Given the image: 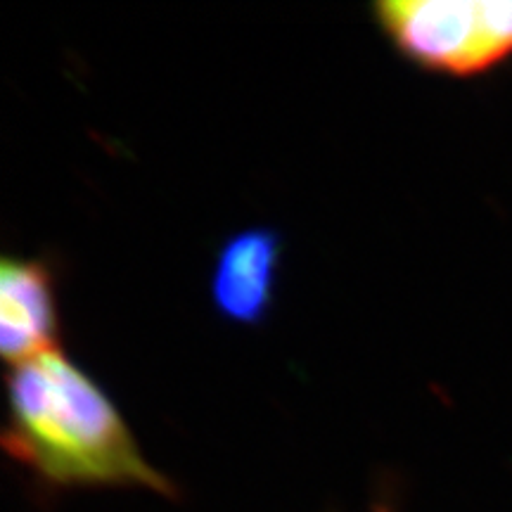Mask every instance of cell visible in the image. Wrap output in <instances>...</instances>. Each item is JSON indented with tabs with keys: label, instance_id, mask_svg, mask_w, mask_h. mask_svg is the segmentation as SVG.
Instances as JSON below:
<instances>
[{
	"label": "cell",
	"instance_id": "cell-4",
	"mask_svg": "<svg viewBox=\"0 0 512 512\" xmlns=\"http://www.w3.org/2000/svg\"><path fill=\"white\" fill-rule=\"evenodd\" d=\"M55 283L38 259L0 261V351L10 368L60 349Z\"/></svg>",
	"mask_w": 512,
	"mask_h": 512
},
{
	"label": "cell",
	"instance_id": "cell-1",
	"mask_svg": "<svg viewBox=\"0 0 512 512\" xmlns=\"http://www.w3.org/2000/svg\"><path fill=\"white\" fill-rule=\"evenodd\" d=\"M3 448L48 486H117L174 496L110 394L62 349L8 373Z\"/></svg>",
	"mask_w": 512,
	"mask_h": 512
},
{
	"label": "cell",
	"instance_id": "cell-3",
	"mask_svg": "<svg viewBox=\"0 0 512 512\" xmlns=\"http://www.w3.org/2000/svg\"><path fill=\"white\" fill-rule=\"evenodd\" d=\"M283 259V235L275 228H242L223 242L209 278L211 304L223 320L261 325L268 318Z\"/></svg>",
	"mask_w": 512,
	"mask_h": 512
},
{
	"label": "cell",
	"instance_id": "cell-2",
	"mask_svg": "<svg viewBox=\"0 0 512 512\" xmlns=\"http://www.w3.org/2000/svg\"><path fill=\"white\" fill-rule=\"evenodd\" d=\"M377 27L427 72L475 76L512 55V0H384Z\"/></svg>",
	"mask_w": 512,
	"mask_h": 512
}]
</instances>
